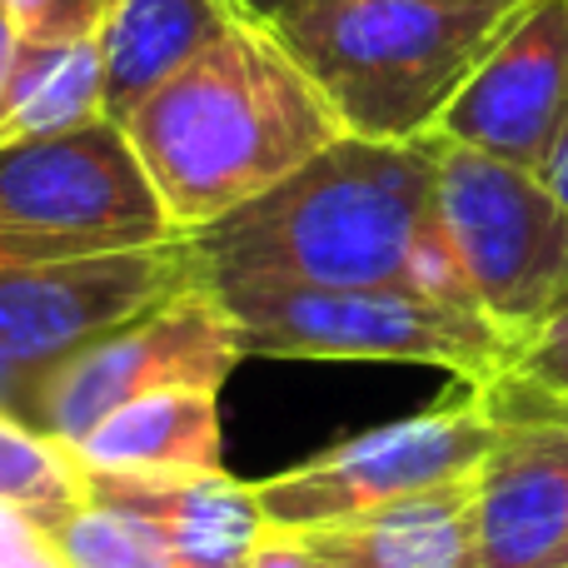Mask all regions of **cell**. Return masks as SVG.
<instances>
[{
    "label": "cell",
    "mask_w": 568,
    "mask_h": 568,
    "mask_svg": "<svg viewBox=\"0 0 568 568\" xmlns=\"http://www.w3.org/2000/svg\"><path fill=\"white\" fill-rule=\"evenodd\" d=\"M225 6L245 20H260V26H280V20H290L294 10H304L310 0H225Z\"/></svg>",
    "instance_id": "23"
},
{
    "label": "cell",
    "mask_w": 568,
    "mask_h": 568,
    "mask_svg": "<svg viewBox=\"0 0 568 568\" xmlns=\"http://www.w3.org/2000/svg\"><path fill=\"white\" fill-rule=\"evenodd\" d=\"M240 364H245V344H240L235 314L225 294L200 275L140 310L120 329L40 369L26 389V419L65 449H75L120 404L160 389L220 394Z\"/></svg>",
    "instance_id": "7"
},
{
    "label": "cell",
    "mask_w": 568,
    "mask_h": 568,
    "mask_svg": "<svg viewBox=\"0 0 568 568\" xmlns=\"http://www.w3.org/2000/svg\"><path fill=\"white\" fill-rule=\"evenodd\" d=\"M90 499L145 519L180 568H250L270 529L255 484L230 469L90 474Z\"/></svg>",
    "instance_id": "12"
},
{
    "label": "cell",
    "mask_w": 568,
    "mask_h": 568,
    "mask_svg": "<svg viewBox=\"0 0 568 568\" xmlns=\"http://www.w3.org/2000/svg\"><path fill=\"white\" fill-rule=\"evenodd\" d=\"M0 568H70V564L60 559L55 544H50L40 529H26L16 544L0 549Z\"/></svg>",
    "instance_id": "22"
},
{
    "label": "cell",
    "mask_w": 568,
    "mask_h": 568,
    "mask_svg": "<svg viewBox=\"0 0 568 568\" xmlns=\"http://www.w3.org/2000/svg\"><path fill=\"white\" fill-rule=\"evenodd\" d=\"M250 568H334L329 559H320V554L310 549V544L300 539V534H284V529H265V539H260L255 559Z\"/></svg>",
    "instance_id": "21"
},
{
    "label": "cell",
    "mask_w": 568,
    "mask_h": 568,
    "mask_svg": "<svg viewBox=\"0 0 568 568\" xmlns=\"http://www.w3.org/2000/svg\"><path fill=\"white\" fill-rule=\"evenodd\" d=\"M424 6H519V0H424Z\"/></svg>",
    "instance_id": "27"
},
{
    "label": "cell",
    "mask_w": 568,
    "mask_h": 568,
    "mask_svg": "<svg viewBox=\"0 0 568 568\" xmlns=\"http://www.w3.org/2000/svg\"><path fill=\"white\" fill-rule=\"evenodd\" d=\"M549 568H568V549H564V554H559V559H554Z\"/></svg>",
    "instance_id": "28"
},
{
    "label": "cell",
    "mask_w": 568,
    "mask_h": 568,
    "mask_svg": "<svg viewBox=\"0 0 568 568\" xmlns=\"http://www.w3.org/2000/svg\"><path fill=\"white\" fill-rule=\"evenodd\" d=\"M544 185H549L554 195L568 205V135L559 140V150L549 155V165H544Z\"/></svg>",
    "instance_id": "25"
},
{
    "label": "cell",
    "mask_w": 568,
    "mask_h": 568,
    "mask_svg": "<svg viewBox=\"0 0 568 568\" xmlns=\"http://www.w3.org/2000/svg\"><path fill=\"white\" fill-rule=\"evenodd\" d=\"M245 359H349L449 369L469 389L509 379L529 344L464 300L419 290H220Z\"/></svg>",
    "instance_id": "4"
},
{
    "label": "cell",
    "mask_w": 568,
    "mask_h": 568,
    "mask_svg": "<svg viewBox=\"0 0 568 568\" xmlns=\"http://www.w3.org/2000/svg\"><path fill=\"white\" fill-rule=\"evenodd\" d=\"M190 280H200L190 235L115 255L0 265V364L36 379Z\"/></svg>",
    "instance_id": "9"
},
{
    "label": "cell",
    "mask_w": 568,
    "mask_h": 568,
    "mask_svg": "<svg viewBox=\"0 0 568 568\" xmlns=\"http://www.w3.org/2000/svg\"><path fill=\"white\" fill-rule=\"evenodd\" d=\"M95 120H110L100 36L20 40L0 90V150L70 135Z\"/></svg>",
    "instance_id": "16"
},
{
    "label": "cell",
    "mask_w": 568,
    "mask_h": 568,
    "mask_svg": "<svg viewBox=\"0 0 568 568\" xmlns=\"http://www.w3.org/2000/svg\"><path fill=\"white\" fill-rule=\"evenodd\" d=\"M170 240H180L175 220L115 120L0 150V265H50Z\"/></svg>",
    "instance_id": "6"
},
{
    "label": "cell",
    "mask_w": 568,
    "mask_h": 568,
    "mask_svg": "<svg viewBox=\"0 0 568 568\" xmlns=\"http://www.w3.org/2000/svg\"><path fill=\"white\" fill-rule=\"evenodd\" d=\"M85 499L90 474L75 459V449L50 439L16 409H0V504L20 509L26 519H36V529H45Z\"/></svg>",
    "instance_id": "17"
},
{
    "label": "cell",
    "mask_w": 568,
    "mask_h": 568,
    "mask_svg": "<svg viewBox=\"0 0 568 568\" xmlns=\"http://www.w3.org/2000/svg\"><path fill=\"white\" fill-rule=\"evenodd\" d=\"M85 474H180L225 469L220 444V394L160 389L120 404L75 444Z\"/></svg>",
    "instance_id": "14"
},
{
    "label": "cell",
    "mask_w": 568,
    "mask_h": 568,
    "mask_svg": "<svg viewBox=\"0 0 568 568\" xmlns=\"http://www.w3.org/2000/svg\"><path fill=\"white\" fill-rule=\"evenodd\" d=\"M235 20L225 0H120L100 30L105 50V115L125 120L130 105L165 85Z\"/></svg>",
    "instance_id": "15"
},
{
    "label": "cell",
    "mask_w": 568,
    "mask_h": 568,
    "mask_svg": "<svg viewBox=\"0 0 568 568\" xmlns=\"http://www.w3.org/2000/svg\"><path fill=\"white\" fill-rule=\"evenodd\" d=\"M504 439V414L484 389H469L464 404L409 414V419L364 429L324 454L294 464L255 484L260 514L270 529L310 534L329 524L359 519L384 504L414 499L424 489L469 479Z\"/></svg>",
    "instance_id": "8"
},
{
    "label": "cell",
    "mask_w": 568,
    "mask_h": 568,
    "mask_svg": "<svg viewBox=\"0 0 568 568\" xmlns=\"http://www.w3.org/2000/svg\"><path fill=\"white\" fill-rule=\"evenodd\" d=\"M514 6L310 0L280 40L324 90L339 125L364 140H424Z\"/></svg>",
    "instance_id": "3"
},
{
    "label": "cell",
    "mask_w": 568,
    "mask_h": 568,
    "mask_svg": "<svg viewBox=\"0 0 568 568\" xmlns=\"http://www.w3.org/2000/svg\"><path fill=\"white\" fill-rule=\"evenodd\" d=\"M434 215L464 300L504 334L534 344L568 314V205L544 175L439 135Z\"/></svg>",
    "instance_id": "5"
},
{
    "label": "cell",
    "mask_w": 568,
    "mask_h": 568,
    "mask_svg": "<svg viewBox=\"0 0 568 568\" xmlns=\"http://www.w3.org/2000/svg\"><path fill=\"white\" fill-rule=\"evenodd\" d=\"M26 389H30V379H20L16 369L0 364V409H16L20 419H26Z\"/></svg>",
    "instance_id": "24"
},
{
    "label": "cell",
    "mask_w": 568,
    "mask_h": 568,
    "mask_svg": "<svg viewBox=\"0 0 568 568\" xmlns=\"http://www.w3.org/2000/svg\"><path fill=\"white\" fill-rule=\"evenodd\" d=\"M434 180L439 135H339L265 195L190 235L200 275L215 290H419L464 300L439 240Z\"/></svg>",
    "instance_id": "1"
},
{
    "label": "cell",
    "mask_w": 568,
    "mask_h": 568,
    "mask_svg": "<svg viewBox=\"0 0 568 568\" xmlns=\"http://www.w3.org/2000/svg\"><path fill=\"white\" fill-rule=\"evenodd\" d=\"M469 479L384 504L359 519L300 534L334 568H479V514Z\"/></svg>",
    "instance_id": "13"
},
{
    "label": "cell",
    "mask_w": 568,
    "mask_h": 568,
    "mask_svg": "<svg viewBox=\"0 0 568 568\" xmlns=\"http://www.w3.org/2000/svg\"><path fill=\"white\" fill-rule=\"evenodd\" d=\"M504 439L474 474L479 568H549L568 549V404L524 374L489 384Z\"/></svg>",
    "instance_id": "11"
},
{
    "label": "cell",
    "mask_w": 568,
    "mask_h": 568,
    "mask_svg": "<svg viewBox=\"0 0 568 568\" xmlns=\"http://www.w3.org/2000/svg\"><path fill=\"white\" fill-rule=\"evenodd\" d=\"M120 130L180 235L210 230L349 135L280 30L245 16L130 105Z\"/></svg>",
    "instance_id": "2"
},
{
    "label": "cell",
    "mask_w": 568,
    "mask_h": 568,
    "mask_svg": "<svg viewBox=\"0 0 568 568\" xmlns=\"http://www.w3.org/2000/svg\"><path fill=\"white\" fill-rule=\"evenodd\" d=\"M434 135L544 175L568 135V0H519Z\"/></svg>",
    "instance_id": "10"
},
{
    "label": "cell",
    "mask_w": 568,
    "mask_h": 568,
    "mask_svg": "<svg viewBox=\"0 0 568 568\" xmlns=\"http://www.w3.org/2000/svg\"><path fill=\"white\" fill-rule=\"evenodd\" d=\"M120 0H6L20 40H80L100 36Z\"/></svg>",
    "instance_id": "19"
},
{
    "label": "cell",
    "mask_w": 568,
    "mask_h": 568,
    "mask_svg": "<svg viewBox=\"0 0 568 568\" xmlns=\"http://www.w3.org/2000/svg\"><path fill=\"white\" fill-rule=\"evenodd\" d=\"M514 374H524V379L539 384L544 394L568 404V314H559V320L529 344V354H524V364Z\"/></svg>",
    "instance_id": "20"
},
{
    "label": "cell",
    "mask_w": 568,
    "mask_h": 568,
    "mask_svg": "<svg viewBox=\"0 0 568 568\" xmlns=\"http://www.w3.org/2000/svg\"><path fill=\"white\" fill-rule=\"evenodd\" d=\"M50 544L70 568H180L155 529L115 504L85 499L55 524H45Z\"/></svg>",
    "instance_id": "18"
},
{
    "label": "cell",
    "mask_w": 568,
    "mask_h": 568,
    "mask_svg": "<svg viewBox=\"0 0 568 568\" xmlns=\"http://www.w3.org/2000/svg\"><path fill=\"white\" fill-rule=\"evenodd\" d=\"M16 45H20V36H16V26H10L6 0H0V90H6V75H10V60H16Z\"/></svg>",
    "instance_id": "26"
}]
</instances>
